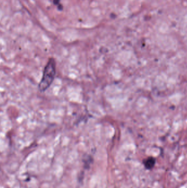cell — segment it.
Returning a JSON list of instances; mask_svg holds the SVG:
<instances>
[{
	"mask_svg": "<svg viewBox=\"0 0 187 188\" xmlns=\"http://www.w3.org/2000/svg\"><path fill=\"white\" fill-rule=\"evenodd\" d=\"M56 67L55 60L53 58L49 59L44 69L42 78L39 85L40 91H46L53 82L56 75Z\"/></svg>",
	"mask_w": 187,
	"mask_h": 188,
	"instance_id": "6da1fadb",
	"label": "cell"
},
{
	"mask_svg": "<svg viewBox=\"0 0 187 188\" xmlns=\"http://www.w3.org/2000/svg\"><path fill=\"white\" fill-rule=\"evenodd\" d=\"M143 163L147 169H151L156 163V159L153 157H149L143 160Z\"/></svg>",
	"mask_w": 187,
	"mask_h": 188,
	"instance_id": "7a4b0ae2",
	"label": "cell"
}]
</instances>
